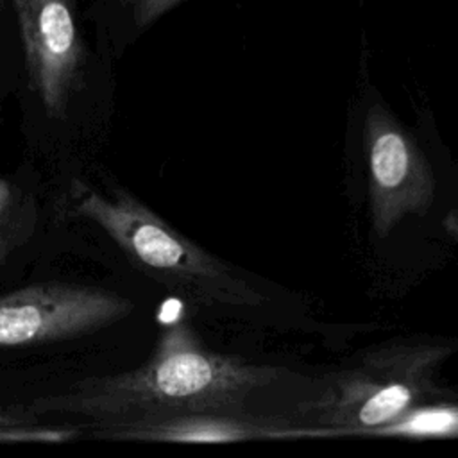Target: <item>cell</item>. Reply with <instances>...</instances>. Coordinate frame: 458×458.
I'll return each instance as SVG.
<instances>
[{
	"label": "cell",
	"mask_w": 458,
	"mask_h": 458,
	"mask_svg": "<svg viewBox=\"0 0 458 458\" xmlns=\"http://www.w3.org/2000/svg\"><path fill=\"white\" fill-rule=\"evenodd\" d=\"M277 377L276 369L208 349L186 322H177L161 331L141 367L84 379L70 392L34 401L30 410L91 422L172 413L236 415L254 390Z\"/></svg>",
	"instance_id": "cell-1"
},
{
	"label": "cell",
	"mask_w": 458,
	"mask_h": 458,
	"mask_svg": "<svg viewBox=\"0 0 458 458\" xmlns=\"http://www.w3.org/2000/svg\"><path fill=\"white\" fill-rule=\"evenodd\" d=\"M70 211L98 225L141 272L208 306H259L263 295L224 261L168 225L131 191L72 181Z\"/></svg>",
	"instance_id": "cell-2"
},
{
	"label": "cell",
	"mask_w": 458,
	"mask_h": 458,
	"mask_svg": "<svg viewBox=\"0 0 458 458\" xmlns=\"http://www.w3.org/2000/svg\"><path fill=\"white\" fill-rule=\"evenodd\" d=\"M444 354L437 345L383 349L338 376L317 401L315 417L338 429L385 426L435 388L431 374Z\"/></svg>",
	"instance_id": "cell-3"
},
{
	"label": "cell",
	"mask_w": 458,
	"mask_h": 458,
	"mask_svg": "<svg viewBox=\"0 0 458 458\" xmlns=\"http://www.w3.org/2000/svg\"><path fill=\"white\" fill-rule=\"evenodd\" d=\"M131 299L75 283H39L0 295V347H25L95 333L123 320Z\"/></svg>",
	"instance_id": "cell-4"
},
{
	"label": "cell",
	"mask_w": 458,
	"mask_h": 458,
	"mask_svg": "<svg viewBox=\"0 0 458 458\" xmlns=\"http://www.w3.org/2000/svg\"><path fill=\"white\" fill-rule=\"evenodd\" d=\"M30 88L52 118H64L86 59L72 0H13Z\"/></svg>",
	"instance_id": "cell-5"
},
{
	"label": "cell",
	"mask_w": 458,
	"mask_h": 458,
	"mask_svg": "<svg viewBox=\"0 0 458 458\" xmlns=\"http://www.w3.org/2000/svg\"><path fill=\"white\" fill-rule=\"evenodd\" d=\"M365 147L374 229L385 236L403 216L428 211L435 179L415 141L381 106L367 113Z\"/></svg>",
	"instance_id": "cell-6"
},
{
	"label": "cell",
	"mask_w": 458,
	"mask_h": 458,
	"mask_svg": "<svg viewBox=\"0 0 458 458\" xmlns=\"http://www.w3.org/2000/svg\"><path fill=\"white\" fill-rule=\"evenodd\" d=\"M36 224L34 200L14 182L0 177V265L27 243Z\"/></svg>",
	"instance_id": "cell-7"
},
{
	"label": "cell",
	"mask_w": 458,
	"mask_h": 458,
	"mask_svg": "<svg viewBox=\"0 0 458 458\" xmlns=\"http://www.w3.org/2000/svg\"><path fill=\"white\" fill-rule=\"evenodd\" d=\"M79 437L77 428L27 424L0 413V442H45L61 444Z\"/></svg>",
	"instance_id": "cell-8"
},
{
	"label": "cell",
	"mask_w": 458,
	"mask_h": 458,
	"mask_svg": "<svg viewBox=\"0 0 458 458\" xmlns=\"http://www.w3.org/2000/svg\"><path fill=\"white\" fill-rule=\"evenodd\" d=\"M181 0H134V21L140 27L154 23Z\"/></svg>",
	"instance_id": "cell-9"
}]
</instances>
